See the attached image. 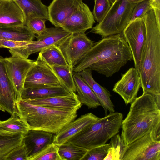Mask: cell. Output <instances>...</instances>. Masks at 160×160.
I'll return each mask as SVG.
<instances>
[{
  "mask_svg": "<svg viewBox=\"0 0 160 160\" xmlns=\"http://www.w3.org/2000/svg\"><path fill=\"white\" fill-rule=\"evenodd\" d=\"M132 60L130 48L122 33L103 38L95 42L72 71L79 72L88 68L109 77Z\"/></svg>",
  "mask_w": 160,
  "mask_h": 160,
  "instance_id": "6da1fadb",
  "label": "cell"
},
{
  "mask_svg": "<svg viewBox=\"0 0 160 160\" xmlns=\"http://www.w3.org/2000/svg\"><path fill=\"white\" fill-rule=\"evenodd\" d=\"M121 137L127 145L150 132L160 135V95L143 92L131 103Z\"/></svg>",
  "mask_w": 160,
  "mask_h": 160,
  "instance_id": "7a4b0ae2",
  "label": "cell"
},
{
  "mask_svg": "<svg viewBox=\"0 0 160 160\" xmlns=\"http://www.w3.org/2000/svg\"><path fill=\"white\" fill-rule=\"evenodd\" d=\"M146 32L139 75L143 92L160 95V27L158 26L152 9L142 18Z\"/></svg>",
  "mask_w": 160,
  "mask_h": 160,
  "instance_id": "3957f363",
  "label": "cell"
},
{
  "mask_svg": "<svg viewBox=\"0 0 160 160\" xmlns=\"http://www.w3.org/2000/svg\"><path fill=\"white\" fill-rule=\"evenodd\" d=\"M19 114L30 129L56 133L77 116V111L51 109L32 104L21 98L18 102Z\"/></svg>",
  "mask_w": 160,
  "mask_h": 160,
  "instance_id": "277c9868",
  "label": "cell"
},
{
  "mask_svg": "<svg viewBox=\"0 0 160 160\" xmlns=\"http://www.w3.org/2000/svg\"><path fill=\"white\" fill-rule=\"evenodd\" d=\"M123 118L121 112L109 113L76 134L67 142L88 150L105 144L118 133Z\"/></svg>",
  "mask_w": 160,
  "mask_h": 160,
  "instance_id": "5b68a950",
  "label": "cell"
},
{
  "mask_svg": "<svg viewBox=\"0 0 160 160\" xmlns=\"http://www.w3.org/2000/svg\"><path fill=\"white\" fill-rule=\"evenodd\" d=\"M111 5L103 19L89 32L102 38L122 33L129 23L136 4L127 0H109Z\"/></svg>",
  "mask_w": 160,
  "mask_h": 160,
  "instance_id": "8992f818",
  "label": "cell"
},
{
  "mask_svg": "<svg viewBox=\"0 0 160 160\" xmlns=\"http://www.w3.org/2000/svg\"><path fill=\"white\" fill-rule=\"evenodd\" d=\"M71 34L61 27L46 28L41 34L36 36L37 41L32 40L27 45L10 48L9 51L12 57L28 58L31 54L51 46H58Z\"/></svg>",
  "mask_w": 160,
  "mask_h": 160,
  "instance_id": "52a82bcc",
  "label": "cell"
},
{
  "mask_svg": "<svg viewBox=\"0 0 160 160\" xmlns=\"http://www.w3.org/2000/svg\"><path fill=\"white\" fill-rule=\"evenodd\" d=\"M160 135L150 132L126 145L121 160H160Z\"/></svg>",
  "mask_w": 160,
  "mask_h": 160,
  "instance_id": "ba28073f",
  "label": "cell"
},
{
  "mask_svg": "<svg viewBox=\"0 0 160 160\" xmlns=\"http://www.w3.org/2000/svg\"><path fill=\"white\" fill-rule=\"evenodd\" d=\"M95 43L85 33H80L71 34L57 46L72 71L78 62Z\"/></svg>",
  "mask_w": 160,
  "mask_h": 160,
  "instance_id": "9c48e42d",
  "label": "cell"
},
{
  "mask_svg": "<svg viewBox=\"0 0 160 160\" xmlns=\"http://www.w3.org/2000/svg\"><path fill=\"white\" fill-rule=\"evenodd\" d=\"M122 33L130 48L135 68L139 74L146 39V27L142 18H137L129 23Z\"/></svg>",
  "mask_w": 160,
  "mask_h": 160,
  "instance_id": "30bf717a",
  "label": "cell"
},
{
  "mask_svg": "<svg viewBox=\"0 0 160 160\" xmlns=\"http://www.w3.org/2000/svg\"><path fill=\"white\" fill-rule=\"evenodd\" d=\"M60 85V82L52 68L38 56L27 74L24 89Z\"/></svg>",
  "mask_w": 160,
  "mask_h": 160,
  "instance_id": "8fae6325",
  "label": "cell"
},
{
  "mask_svg": "<svg viewBox=\"0 0 160 160\" xmlns=\"http://www.w3.org/2000/svg\"><path fill=\"white\" fill-rule=\"evenodd\" d=\"M21 98L8 76L4 58L0 56V110L11 116L19 113L18 102Z\"/></svg>",
  "mask_w": 160,
  "mask_h": 160,
  "instance_id": "7c38bea8",
  "label": "cell"
},
{
  "mask_svg": "<svg viewBox=\"0 0 160 160\" xmlns=\"http://www.w3.org/2000/svg\"><path fill=\"white\" fill-rule=\"evenodd\" d=\"M8 76L13 87L21 96L24 89L26 76L35 61L28 58L12 56L4 58Z\"/></svg>",
  "mask_w": 160,
  "mask_h": 160,
  "instance_id": "4fadbf2b",
  "label": "cell"
},
{
  "mask_svg": "<svg viewBox=\"0 0 160 160\" xmlns=\"http://www.w3.org/2000/svg\"><path fill=\"white\" fill-rule=\"evenodd\" d=\"M139 74L136 68L131 67L122 75L114 85L112 91L119 94L126 105L131 103L137 98L141 85Z\"/></svg>",
  "mask_w": 160,
  "mask_h": 160,
  "instance_id": "5bb4252c",
  "label": "cell"
},
{
  "mask_svg": "<svg viewBox=\"0 0 160 160\" xmlns=\"http://www.w3.org/2000/svg\"><path fill=\"white\" fill-rule=\"evenodd\" d=\"M95 22L92 12L88 5L83 2L60 27L72 34L85 33L91 29Z\"/></svg>",
  "mask_w": 160,
  "mask_h": 160,
  "instance_id": "9a60e30c",
  "label": "cell"
},
{
  "mask_svg": "<svg viewBox=\"0 0 160 160\" xmlns=\"http://www.w3.org/2000/svg\"><path fill=\"white\" fill-rule=\"evenodd\" d=\"M83 3L82 0H53L48 7V20L60 27Z\"/></svg>",
  "mask_w": 160,
  "mask_h": 160,
  "instance_id": "2e32d148",
  "label": "cell"
},
{
  "mask_svg": "<svg viewBox=\"0 0 160 160\" xmlns=\"http://www.w3.org/2000/svg\"><path fill=\"white\" fill-rule=\"evenodd\" d=\"M100 118L92 112L81 116L69 122L53 135V142L58 146L67 142L72 137Z\"/></svg>",
  "mask_w": 160,
  "mask_h": 160,
  "instance_id": "e0dca14e",
  "label": "cell"
},
{
  "mask_svg": "<svg viewBox=\"0 0 160 160\" xmlns=\"http://www.w3.org/2000/svg\"><path fill=\"white\" fill-rule=\"evenodd\" d=\"M52 133L29 129L23 137L22 142L26 148L28 160L53 142Z\"/></svg>",
  "mask_w": 160,
  "mask_h": 160,
  "instance_id": "ac0fdd59",
  "label": "cell"
},
{
  "mask_svg": "<svg viewBox=\"0 0 160 160\" xmlns=\"http://www.w3.org/2000/svg\"><path fill=\"white\" fill-rule=\"evenodd\" d=\"M23 99L35 105L54 109H65L78 111L81 108L82 104L78 99L76 93L74 92L66 96Z\"/></svg>",
  "mask_w": 160,
  "mask_h": 160,
  "instance_id": "d6986e66",
  "label": "cell"
},
{
  "mask_svg": "<svg viewBox=\"0 0 160 160\" xmlns=\"http://www.w3.org/2000/svg\"><path fill=\"white\" fill-rule=\"evenodd\" d=\"M24 14L14 0H0V25L26 24Z\"/></svg>",
  "mask_w": 160,
  "mask_h": 160,
  "instance_id": "ffe728a7",
  "label": "cell"
},
{
  "mask_svg": "<svg viewBox=\"0 0 160 160\" xmlns=\"http://www.w3.org/2000/svg\"><path fill=\"white\" fill-rule=\"evenodd\" d=\"M79 73L95 94L104 109L105 116L108 115V111L110 113L115 112L114 105L111 99L110 92L94 80L92 75V70L88 68Z\"/></svg>",
  "mask_w": 160,
  "mask_h": 160,
  "instance_id": "44dd1931",
  "label": "cell"
},
{
  "mask_svg": "<svg viewBox=\"0 0 160 160\" xmlns=\"http://www.w3.org/2000/svg\"><path fill=\"white\" fill-rule=\"evenodd\" d=\"M78 99L82 104L89 108L101 106L94 92L79 72L72 71Z\"/></svg>",
  "mask_w": 160,
  "mask_h": 160,
  "instance_id": "7402d4cb",
  "label": "cell"
},
{
  "mask_svg": "<svg viewBox=\"0 0 160 160\" xmlns=\"http://www.w3.org/2000/svg\"><path fill=\"white\" fill-rule=\"evenodd\" d=\"M70 92L61 85L24 89L21 98L34 99L68 95Z\"/></svg>",
  "mask_w": 160,
  "mask_h": 160,
  "instance_id": "603a6c76",
  "label": "cell"
},
{
  "mask_svg": "<svg viewBox=\"0 0 160 160\" xmlns=\"http://www.w3.org/2000/svg\"><path fill=\"white\" fill-rule=\"evenodd\" d=\"M36 36L25 25H0V39L29 41Z\"/></svg>",
  "mask_w": 160,
  "mask_h": 160,
  "instance_id": "cb8c5ba5",
  "label": "cell"
},
{
  "mask_svg": "<svg viewBox=\"0 0 160 160\" xmlns=\"http://www.w3.org/2000/svg\"><path fill=\"white\" fill-rule=\"evenodd\" d=\"M23 11L26 20L39 18L48 20V7L41 0H14Z\"/></svg>",
  "mask_w": 160,
  "mask_h": 160,
  "instance_id": "d4e9b609",
  "label": "cell"
},
{
  "mask_svg": "<svg viewBox=\"0 0 160 160\" xmlns=\"http://www.w3.org/2000/svg\"><path fill=\"white\" fill-rule=\"evenodd\" d=\"M29 129L27 122L19 113L11 116L7 120H0V133L24 135Z\"/></svg>",
  "mask_w": 160,
  "mask_h": 160,
  "instance_id": "484cf974",
  "label": "cell"
},
{
  "mask_svg": "<svg viewBox=\"0 0 160 160\" xmlns=\"http://www.w3.org/2000/svg\"><path fill=\"white\" fill-rule=\"evenodd\" d=\"M38 56L51 67L56 65L68 67L69 65L57 46L54 45L40 52Z\"/></svg>",
  "mask_w": 160,
  "mask_h": 160,
  "instance_id": "4316f807",
  "label": "cell"
},
{
  "mask_svg": "<svg viewBox=\"0 0 160 160\" xmlns=\"http://www.w3.org/2000/svg\"><path fill=\"white\" fill-rule=\"evenodd\" d=\"M23 136L0 133V160H6L9 153L21 144Z\"/></svg>",
  "mask_w": 160,
  "mask_h": 160,
  "instance_id": "83f0119b",
  "label": "cell"
},
{
  "mask_svg": "<svg viewBox=\"0 0 160 160\" xmlns=\"http://www.w3.org/2000/svg\"><path fill=\"white\" fill-rule=\"evenodd\" d=\"M58 151L62 160H81L88 150L67 142L58 146Z\"/></svg>",
  "mask_w": 160,
  "mask_h": 160,
  "instance_id": "f1b7e54d",
  "label": "cell"
},
{
  "mask_svg": "<svg viewBox=\"0 0 160 160\" xmlns=\"http://www.w3.org/2000/svg\"><path fill=\"white\" fill-rule=\"evenodd\" d=\"M61 85L70 92H76L72 71L68 67L56 65L51 67Z\"/></svg>",
  "mask_w": 160,
  "mask_h": 160,
  "instance_id": "f546056e",
  "label": "cell"
},
{
  "mask_svg": "<svg viewBox=\"0 0 160 160\" xmlns=\"http://www.w3.org/2000/svg\"><path fill=\"white\" fill-rule=\"evenodd\" d=\"M111 147L104 160H121L126 145L121 136L117 134L111 138Z\"/></svg>",
  "mask_w": 160,
  "mask_h": 160,
  "instance_id": "4dcf8cb0",
  "label": "cell"
},
{
  "mask_svg": "<svg viewBox=\"0 0 160 160\" xmlns=\"http://www.w3.org/2000/svg\"><path fill=\"white\" fill-rule=\"evenodd\" d=\"M58 149V146L52 142L32 158L30 160H62Z\"/></svg>",
  "mask_w": 160,
  "mask_h": 160,
  "instance_id": "1f68e13d",
  "label": "cell"
},
{
  "mask_svg": "<svg viewBox=\"0 0 160 160\" xmlns=\"http://www.w3.org/2000/svg\"><path fill=\"white\" fill-rule=\"evenodd\" d=\"M111 147L110 143H105L88 150L81 160H104Z\"/></svg>",
  "mask_w": 160,
  "mask_h": 160,
  "instance_id": "d6a6232c",
  "label": "cell"
},
{
  "mask_svg": "<svg viewBox=\"0 0 160 160\" xmlns=\"http://www.w3.org/2000/svg\"><path fill=\"white\" fill-rule=\"evenodd\" d=\"M111 5L109 0H94L92 13L95 20L98 23L100 22L108 11Z\"/></svg>",
  "mask_w": 160,
  "mask_h": 160,
  "instance_id": "836d02e7",
  "label": "cell"
},
{
  "mask_svg": "<svg viewBox=\"0 0 160 160\" xmlns=\"http://www.w3.org/2000/svg\"><path fill=\"white\" fill-rule=\"evenodd\" d=\"M47 20L39 18H33L26 20L25 25L34 34L39 35L46 28L45 22Z\"/></svg>",
  "mask_w": 160,
  "mask_h": 160,
  "instance_id": "e575fe53",
  "label": "cell"
},
{
  "mask_svg": "<svg viewBox=\"0 0 160 160\" xmlns=\"http://www.w3.org/2000/svg\"><path fill=\"white\" fill-rule=\"evenodd\" d=\"M152 9L149 5V0L136 4L132 10L129 23L137 18H142L148 12Z\"/></svg>",
  "mask_w": 160,
  "mask_h": 160,
  "instance_id": "d590c367",
  "label": "cell"
},
{
  "mask_svg": "<svg viewBox=\"0 0 160 160\" xmlns=\"http://www.w3.org/2000/svg\"><path fill=\"white\" fill-rule=\"evenodd\" d=\"M28 160L26 149L22 142L7 156L6 160Z\"/></svg>",
  "mask_w": 160,
  "mask_h": 160,
  "instance_id": "8d00e7d4",
  "label": "cell"
},
{
  "mask_svg": "<svg viewBox=\"0 0 160 160\" xmlns=\"http://www.w3.org/2000/svg\"><path fill=\"white\" fill-rule=\"evenodd\" d=\"M30 41L0 39V48H6L8 49L13 48L27 45Z\"/></svg>",
  "mask_w": 160,
  "mask_h": 160,
  "instance_id": "74e56055",
  "label": "cell"
},
{
  "mask_svg": "<svg viewBox=\"0 0 160 160\" xmlns=\"http://www.w3.org/2000/svg\"><path fill=\"white\" fill-rule=\"evenodd\" d=\"M154 14L156 23L159 27H160V8L152 9Z\"/></svg>",
  "mask_w": 160,
  "mask_h": 160,
  "instance_id": "f35d334b",
  "label": "cell"
},
{
  "mask_svg": "<svg viewBox=\"0 0 160 160\" xmlns=\"http://www.w3.org/2000/svg\"><path fill=\"white\" fill-rule=\"evenodd\" d=\"M149 3L152 9L160 8V0H149Z\"/></svg>",
  "mask_w": 160,
  "mask_h": 160,
  "instance_id": "ab89813d",
  "label": "cell"
},
{
  "mask_svg": "<svg viewBox=\"0 0 160 160\" xmlns=\"http://www.w3.org/2000/svg\"><path fill=\"white\" fill-rule=\"evenodd\" d=\"M144 0H127L129 2L135 4H136Z\"/></svg>",
  "mask_w": 160,
  "mask_h": 160,
  "instance_id": "60d3db41",
  "label": "cell"
}]
</instances>
